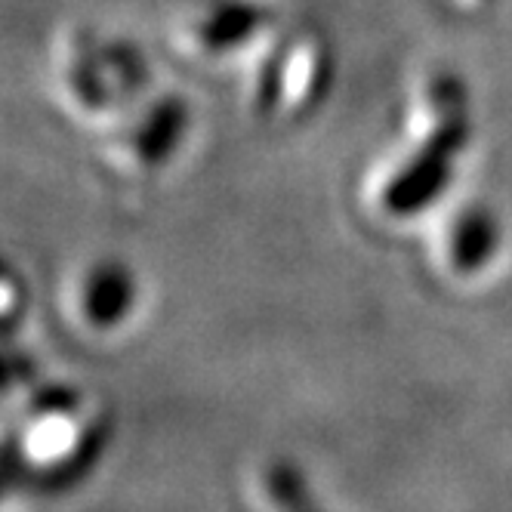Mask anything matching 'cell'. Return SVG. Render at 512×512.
Segmentation results:
<instances>
[{"label": "cell", "mask_w": 512, "mask_h": 512, "mask_svg": "<svg viewBox=\"0 0 512 512\" xmlns=\"http://www.w3.org/2000/svg\"><path fill=\"white\" fill-rule=\"evenodd\" d=\"M34 377V364L25 349L13 337H0V395L13 392L16 386Z\"/></svg>", "instance_id": "11"}, {"label": "cell", "mask_w": 512, "mask_h": 512, "mask_svg": "<svg viewBox=\"0 0 512 512\" xmlns=\"http://www.w3.org/2000/svg\"><path fill=\"white\" fill-rule=\"evenodd\" d=\"M19 479V469H16V463H13V454H10V448H4L0 451V497H4L7 491H10V485Z\"/></svg>", "instance_id": "12"}, {"label": "cell", "mask_w": 512, "mask_h": 512, "mask_svg": "<svg viewBox=\"0 0 512 512\" xmlns=\"http://www.w3.org/2000/svg\"><path fill=\"white\" fill-rule=\"evenodd\" d=\"M192 136V105L179 93H158L142 99L124 115L115 139V158L136 182L164 176Z\"/></svg>", "instance_id": "6"}, {"label": "cell", "mask_w": 512, "mask_h": 512, "mask_svg": "<svg viewBox=\"0 0 512 512\" xmlns=\"http://www.w3.org/2000/svg\"><path fill=\"white\" fill-rule=\"evenodd\" d=\"M426 266L454 290H475L506 260L509 229L503 213L479 195H454L426 219Z\"/></svg>", "instance_id": "4"}, {"label": "cell", "mask_w": 512, "mask_h": 512, "mask_svg": "<svg viewBox=\"0 0 512 512\" xmlns=\"http://www.w3.org/2000/svg\"><path fill=\"white\" fill-rule=\"evenodd\" d=\"M112 438V411L96 398L71 383H41L28 398L22 435L7 448L19 479H31L47 491H65L96 472Z\"/></svg>", "instance_id": "2"}, {"label": "cell", "mask_w": 512, "mask_h": 512, "mask_svg": "<svg viewBox=\"0 0 512 512\" xmlns=\"http://www.w3.org/2000/svg\"><path fill=\"white\" fill-rule=\"evenodd\" d=\"M272 22L260 0H207L189 22V44L204 59H232L260 44Z\"/></svg>", "instance_id": "8"}, {"label": "cell", "mask_w": 512, "mask_h": 512, "mask_svg": "<svg viewBox=\"0 0 512 512\" xmlns=\"http://www.w3.org/2000/svg\"><path fill=\"white\" fill-rule=\"evenodd\" d=\"M31 309V287L19 266L0 250V337H19Z\"/></svg>", "instance_id": "10"}, {"label": "cell", "mask_w": 512, "mask_h": 512, "mask_svg": "<svg viewBox=\"0 0 512 512\" xmlns=\"http://www.w3.org/2000/svg\"><path fill=\"white\" fill-rule=\"evenodd\" d=\"M334 56L312 28L290 31L272 41L253 62L247 84V108L256 121L294 127L315 115L331 93Z\"/></svg>", "instance_id": "3"}, {"label": "cell", "mask_w": 512, "mask_h": 512, "mask_svg": "<svg viewBox=\"0 0 512 512\" xmlns=\"http://www.w3.org/2000/svg\"><path fill=\"white\" fill-rule=\"evenodd\" d=\"M475 142V105L466 81L435 68L417 84L401 133L361 179V204L386 229L423 226L454 198L460 170Z\"/></svg>", "instance_id": "1"}, {"label": "cell", "mask_w": 512, "mask_h": 512, "mask_svg": "<svg viewBox=\"0 0 512 512\" xmlns=\"http://www.w3.org/2000/svg\"><path fill=\"white\" fill-rule=\"evenodd\" d=\"M149 81V65L133 44H96L93 38H84L75 47L65 75L71 99L90 118H124L145 99Z\"/></svg>", "instance_id": "5"}, {"label": "cell", "mask_w": 512, "mask_h": 512, "mask_svg": "<svg viewBox=\"0 0 512 512\" xmlns=\"http://www.w3.org/2000/svg\"><path fill=\"white\" fill-rule=\"evenodd\" d=\"M250 512H334L309 472L284 454H266L253 460L247 472Z\"/></svg>", "instance_id": "9"}, {"label": "cell", "mask_w": 512, "mask_h": 512, "mask_svg": "<svg viewBox=\"0 0 512 512\" xmlns=\"http://www.w3.org/2000/svg\"><path fill=\"white\" fill-rule=\"evenodd\" d=\"M75 318L93 337H115L136 321L142 306V278L118 253L87 260L71 287Z\"/></svg>", "instance_id": "7"}]
</instances>
